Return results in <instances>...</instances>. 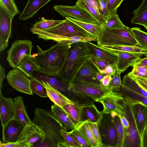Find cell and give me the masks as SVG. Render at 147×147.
Instances as JSON below:
<instances>
[{
  "instance_id": "6da1fadb",
  "label": "cell",
  "mask_w": 147,
  "mask_h": 147,
  "mask_svg": "<svg viewBox=\"0 0 147 147\" xmlns=\"http://www.w3.org/2000/svg\"><path fill=\"white\" fill-rule=\"evenodd\" d=\"M33 122L45 135L43 142L37 146L68 147L61 132L62 129H66L51 111L40 108H36Z\"/></svg>"
},
{
  "instance_id": "7a4b0ae2",
  "label": "cell",
  "mask_w": 147,
  "mask_h": 147,
  "mask_svg": "<svg viewBox=\"0 0 147 147\" xmlns=\"http://www.w3.org/2000/svg\"><path fill=\"white\" fill-rule=\"evenodd\" d=\"M71 45L57 42L46 50L37 46V53L32 55L39 66L38 71L47 76H58L67 58Z\"/></svg>"
},
{
  "instance_id": "3957f363",
  "label": "cell",
  "mask_w": 147,
  "mask_h": 147,
  "mask_svg": "<svg viewBox=\"0 0 147 147\" xmlns=\"http://www.w3.org/2000/svg\"><path fill=\"white\" fill-rule=\"evenodd\" d=\"M92 57L87 42H80L71 44L65 64L58 76L69 86L79 69Z\"/></svg>"
},
{
  "instance_id": "277c9868",
  "label": "cell",
  "mask_w": 147,
  "mask_h": 147,
  "mask_svg": "<svg viewBox=\"0 0 147 147\" xmlns=\"http://www.w3.org/2000/svg\"><path fill=\"white\" fill-rule=\"evenodd\" d=\"M30 30L33 34L38 35L39 38L45 40H52L57 42L66 37L79 36L94 38L89 33L66 18L63 22L49 28L39 30L32 27Z\"/></svg>"
},
{
  "instance_id": "5b68a950",
  "label": "cell",
  "mask_w": 147,
  "mask_h": 147,
  "mask_svg": "<svg viewBox=\"0 0 147 147\" xmlns=\"http://www.w3.org/2000/svg\"><path fill=\"white\" fill-rule=\"evenodd\" d=\"M96 41L100 46L128 45L140 47L132 34L130 28L126 26L123 29H102Z\"/></svg>"
},
{
  "instance_id": "8992f818",
  "label": "cell",
  "mask_w": 147,
  "mask_h": 147,
  "mask_svg": "<svg viewBox=\"0 0 147 147\" xmlns=\"http://www.w3.org/2000/svg\"><path fill=\"white\" fill-rule=\"evenodd\" d=\"M123 112L129 123L127 129H124L123 147H141V137L138 131L132 108V99L123 94Z\"/></svg>"
},
{
  "instance_id": "52a82bcc",
  "label": "cell",
  "mask_w": 147,
  "mask_h": 147,
  "mask_svg": "<svg viewBox=\"0 0 147 147\" xmlns=\"http://www.w3.org/2000/svg\"><path fill=\"white\" fill-rule=\"evenodd\" d=\"M114 114V112L106 113L102 112L101 117L97 122L100 134L102 147H116L117 134Z\"/></svg>"
},
{
  "instance_id": "ba28073f",
  "label": "cell",
  "mask_w": 147,
  "mask_h": 147,
  "mask_svg": "<svg viewBox=\"0 0 147 147\" xmlns=\"http://www.w3.org/2000/svg\"><path fill=\"white\" fill-rule=\"evenodd\" d=\"M33 47L29 40H15L7 51V60L10 67L15 68L26 55H31Z\"/></svg>"
},
{
  "instance_id": "9c48e42d",
  "label": "cell",
  "mask_w": 147,
  "mask_h": 147,
  "mask_svg": "<svg viewBox=\"0 0 147 147\" xmlns=\"http://www.w3.org/2000/svg\"><path fill=\"white\" fill-rule=\"evenodd\" d=\"M53 7L63 17H69L86 22L100 25L93 16L78 4L73 6L55 5Z\"/></svg>"
},
{
  "instance_id": "30bf717a",
  "label": "cell",
  "mask_w": 147,
  "mask_h": 147,
  "mask_svg": "<svg viewBox=\"0 0 147 147\" xmlns=\"http://www.w3.org/2000/svg\"><path fill=\"white\" fill-rule=\"evenodd\" d=\"M69 90L85 94L95 101L111 91L104 87L101 84L84 80L73 82Z\"/></svg>"
},
{
  "instance_id": "8fae6325",
  "label": "cell",
  "mask_w": 147,
  "mask_h": 147,
  "mask_svg": "<svg viewBox=\"0 0 147 147\" xmlns=\"http://www.w3.org/2000/svg\"><path fill=\"white\" fill-rule=\"evenodd\" d=\"M124 98L120 92L111 90L105 94L96 99L95 102L100 103L103 107V113L113 112L118 115L123 113L122 101Z\"/></svg>"
},
{
  "instance_id": "7c38bea8",
  "label": "cell",
  "mask_w": 147,
  "mask_h": 147,
  "mask_svg": "<svg viewBox=\"0 0 147 147\" xmlns=\"http://www.w3.org/2000/svg\"><path fill=\"white\" fill-rule=\"evenodd\" d=\"M13 17L0 1V51L7 47L11 37L12 21Z\"/></svg>"
},
{
  "instance_id": "4fadbf2b",
  "label": "cell",
  "mask_w": 147,
  "mask_h": 147,
  "mask_svg": "<svg viewBox=\"0 0 147 147\" xmlns=\"http://www.w3.org/2000/svg\"><path fill=\"white\" fill-rule=\"evenodd\" d=\"M9 84L16 90L32 95L30 80L21 70L17 67L10 70L6 77Z\"/></svg>"
},
{
  "instance_id": "5bb4252c",
  "label": "cell",
  "mask_w": 147,
  "mask_h": 147,
  "mask_svg": "<svg viewBox=\"0 0 147 147\" xmlns=\"http://www.w3.org/2000/svg\"><path fill=\"white\" fill-rule=\"evenodd\" d=\"M45 138L44 133L34 123L26 126L18 142L22 147L37 146Z\"/></svg>"
},
{
  "instance_id": "9a60e30c",
  "label": "cell",
  "mask_w": 147,
  "mask_h": 147,
  "mask_svg": "<svg viewBox=\"0 0 147 147\" xmlns=\"http://www.w3.org/2000/svg\"><path fill=\"white\" fill-rule=\"evenodd\" d=\"M26 126L19 121L13 118L3 127V143L18 141Z\"/></svg>"
},
{
  "instance_id": "2e32d148",
  "label": "cell",
  "mask_w": 147,
  "mask_h": 147,
  "mask_svg": "<svg viewBox=\"0 0 147 147\" xmlns=\"http://www.w3.org/2000/svg\"><path fill=\"white\" fill-rule=\"evenodd\" d=\"M43 74H36L34 77L40 81L47 82L73 101L75 100L76 93L69 90V85L68 83L63 81L58 76H47Z\"/></svg>"
},
{
  "instance_id": "e0dca14e",
  "label": "cell",
  "mask_w": 147,
  "mask_h": 147,
  "mask_svg": "<svg viewBox=\"0 0 147 147\" xmlns=\"http://www.w3.org/2000/svg\"><path fill=\"white\" fill-rule=\"evenodd\" d=\"M131 99L134 115L138 130L141 137L147 127V105L141 102Z\"/></svg>"
},
{
  "instance_id": "ac0fdd59",
  "label": "cell",
  "mask_w": 147,
  "mask_h": 147,
  "mask_svg": "<svg viewBox=\"0 0 147 147\" xmlns=\"http://www.w3.org/2000/svg\"><path fill=\"white\" fill-rule=\"evenodd\" d=\"M0 115L1 124L3 127L13 118L15 113V102L11 98L4 97L0 91Z\"/></svg>"
},
{
  "instance_id": "d6986e66",
  "label": "cell",
  "mask_w": 147,
  "mask_h": 147,
  "mask_svg": "<svg viewBox=\"0 0 147 147\" xmlns=\"http://www.w3.org/2000/svg\"><path fill=\"white\" fill-rule=\"evenodd\" d=\"M87 44L92 57L102 60L110 65H116L117 56L116 53L91 42Z\"/></svg>"
},
{
  "instance_id": "ffe728a7",
  "label": "cell",
  "mask_w": 147,
  "mask_h": 147,
  "mask_svg": "<svg viewBox=\"0 0 147 147\" xmlns=\"http://www.w3.org/2000/svg\"><path fill=\"white\" fill-rule=\"evenodd\" d=\"M117 56L116 66L117 71L121 73L125 71L130 66H132L144 55L140 54L121 52L113 51Z\"/></svg>"
},
{
  "instance_id": "44dd1931",
  "label": "cell",
  "mask_w": 147,
  "mask_h": 147,
  "mask_svg": "<svg viewBox=\"0 0 147 147\" xmlns=\"http://www.w3.org/2000/svg\"><path fill=\"white\" fill-rule=\"evenodd\" d=\"M90 59L87 61L78 71L73 83L79 80H84L101 84L96 76V73L99 71Z\"/></svg>"
},
{
  "instance_id": "7402d4cb",
  "label": "cell",
  "mask_w": 147,
  "mask_h": 147,
  "mask_svg": "<svg viewBox=\"0 0 147 147\" xmlns=\"http://www.w3.org/2000/svg\"><path fill=\"white\" fill-rule=\"evenodd\" d=\"M40 81L46 88L48 97L54 104L63 108L67 104H75V102L58 90L51 86L47 82H44L42 81Z\"/></svg>"
},
{
  "instance_id": "603a6c76",
  "label": "cell",
  "mask_w": 147,
  "mask_h": 147,
  "mask_svg": "<svg viewBox=\"0 0 147 147\" xmlns=\"http://www.w3.org/2000/svg\"><path fill=\"white\" fill-rule=\"evenodd\" d=\"M14 100L15 113L13 118L19 121L25 126L34 124L26 112L22 97L17 96Z\"/></svg>"
},
{
  "instance_id": "cb8c5ba5",
  "label": "cell",
  "mask_w": 147,
  "mask_h": 147,
  "mask_svg": "<svg viewBox=\"0 0 147 147\" xmlns=\"http://www.w3.org/2000/svg\"><path fill=\"white\" fill-rule=\"evenodd\" d=\"M51 0H28L19 19L23 20L28 19Z\"/></svg>"
},
{
  "instance_id": "d4e9b609",
  "label": "cell",
  "mask_w": 147,
  "mask_h": 147,
  "mask_svg": "<svg viewBox=\"0 0 147 147\" xmlns=\"http://www.w3.org/2000/svg\"><path fill=\"white\" fill-rule=\"evenodd\" d=\"M94 103L80 106L81 122L87 121L97 122L101 117L102 112L99 111Z\"/></svg>"
},
{
  "instance_id": "484cf974",
  "label": "cell",
  "mask_w": 147,
  "mask_h": 147,
  "mask_svg": "<svg viewBox=\"0 0 147 147\" xmlns=\"http://www.w3.org/2000/svg\"><path fill=\"white\" fill-rule=\"evenodd\" d=\"M51 111L63 124L67 131H71L76 128V125L62 108L54 104L51 107Z\"/></svg>"
},
{
  "instance_id": "4316f807",
  "label": "cell",
  "mask_w": 147,
  "mask_h": 147,
  "mask_svg": "<svg viewBox=\"0 0 147 147\" xmlns=\"http://www.w3.org/2000/svg\"><path fill=\"white\" fill-rule=\"evenodd\" d=\"M17 67L29 78H32L34 77L33 72L35 71H38L39 66L32 55H27L20 62Z\"/></svg>"
},
{
  "instance_id": "83f0119b",
  "label": "cell",
  "mask_w": 147,
  "mask_h": 147,
  "mask_svg": "<svg viewBox=\"0 0 147 147\" xmlns=\"http://www.w3.org/2000/svg\"><path fill=\"white\" fill-rule=\"evenodd\" d=\"M75 129L82 136L91 147H99L87 121L81 122Z\"/></svg>"
},
{
  "instance_id": "f1b7e54d",
  "label": "cell",
  "mask_w": 147,
  "mask_h": 147,
  "mask_svg": "<svg viewBox=\"0 0 147 147\" xmlns=\"http://www.w3.org/2000/svg\"><path fill=\"white\" fill-rule=\"evenodd\" d=\"M90 34L94 38L98 39L102 30L101 25L95 24L81 21L73 18L66 17Z\"/></svg>"
},
{
  "instance_id": "f546056e",
  "label": "cell",
  "mask_w": 147,
  "mask_h": 147,
  "mask_svg": "<svg viewBox=\"0 0 147 147\" xmlns=\"http://www.w3.org/2000/svg\"><path fill=\"white\" fill-rule=\"evenodd\" d=\"M102 48L111 51H121L136 54H142L147 57V50L135 46H102Z\"/></svg>"
},
{
  "instance_id": "4dcf8cb0",
  "label": "cell",
  "mask_w": 147,
  "mask_h": 147,
  "mask_svg": "<svg viewBox=\"0 0 147 147\" xmlns=\"http://www.w3.org/2000/svg\"><path fill=\"white\" fill-rule=\"evenodd\" d=\"M62 108L67 113L76 127L81 122L80 106L77 102H75L74 104H67Z\"/></svg>"
},
{
  "instance_id": "1f68e13d",
  "label": "cell",
  "mask_w": 147,
  "mask_h": 147,
  "mask_svg": "<svg viewBox=\"0 0 147 147\" xmlns=\"http://www.w3.org/2000/svg\"><path fill=\"white\" fill-rule=\"evenodd\" d=\"M122 84L147 98V91L141 87L128 73L123 79Z\"/></svg>"
},
{
  "instance_id": "d6a6232c",
  "label": "cell",
  "mask_w": 147,
  "mask_h": 147,
  "mask_svg": "<svg viewBox=\"0 0 147 147\" xmlns=\"http://www.w3.org/2000/svg\"><path fill=\"white\" fill-rule=\"evenodd\" d=\"M101 26L102 29L107 30L123 29L126 26L122 22L117 13L109 16Z\"/></svg>"
},
{
  "instance_id": "836d02e7",
  "label": "cell",
  "mask_w": 147,
  "mask_h": 147,
  "mask_svg": "<svg viewBox=\"0 0 147 147\" xmlns=\"http://www.w3.org/2000/svg\"><path fill=\"white\" fill-rule=\"evenodd\" d=\"M131 32L139 44L140 47L147 50V32L139 27L130 28Z\"/></svg>"
},
{
  "instance_id": "e575fe53",
  "label": "cell",
  "mask_w": 147,
  "mask_h": 147,
  "mask_svg": "<svg viewBox=\"0 0 147 147\" xmlns=\"http://www.w3.org/2000/svg\"><path fill=\"white\" fill-rule=\"evenodd\" d=\"M30 87L32 92L40 97H48L46 88L42 83L34 77L30 78Z\"/></svg>"
},
{
  "instance_id": "d590c367",
  "label": "cell",
  "mask_w": 147,
  "mask_h": 147,
  "mask_svg": "<svg viewBox=\"0 0 147 147\" xmlns=\"http://www.w3.org/2000/svg\"><path fill=\"white\" fill-rule=\"evenodd\" d=\"M121 93L131 98L140 101L147 105V98L133 91L122 84L119 91Z\"/></svg>"
},
{
  "instance_id": "8d00e7d4",
  "label": "cell",
  "mask_w": 147,
  "mask_h": 147,
  "mask_svg": "<svg viewBox=\"0 0 147 147\" xmlns=\"http://www.w3.org/2000/svg\"><path fill=\"white\" fill-rule=\"evenodd\" d=\"M76 4L87 11L93 16L101 25L105 20L99 15L95 8L87 3L84 0H78Z\"/></svg>"
},
{
  "instance_id": "74e56055",
  "label": "cell",
  "mask_w": 147,
  "mask_h": 147,
  "mask_svg": "<svg viewBox=\"0 0 147 147\" xmlns=\"http://www.w3.org/2000/svg\"><path fill=\"white\" fill-rule=\"evenodd\" d=\"M114 117L117 134V141L116 147H123L124 139V128L119 116L114 112Z\"/></svg>"
},
{
  "instance_id": "f35d334b",
  "label": "cell",
  "mask_w": 147,
  "mask_h": 147,
  "mask_svg": "<svg viewBox=\"0 0 147 147\" xmlns=\"http://www.w3.org/2000/svg\"><path fill=\"white\" fill-rule=\"evenodd\" d=\"M64 20H43L36 23L32 28L37 30H44L55 26Z\"/></svg>"
},
{
  "instance_id": "ab89813d",
  "label": "cell",
  "mask_w": 147,
  "mask_h": 147,
  "mask_svg": "<svg viewBox=\"0 0 147 147\" xmlns=\"http://www.w3.org/2000/svg\"><path fill=\"white\" fill-rule=\"evenodd\" d=\"M121 73L117 71L115 74L112 77L108 88L111 90L119 92L120 88L122 85V83L121 79Z\"/></svg>"
},
{
  "instance_id": "60d3db41",
  "label": "cell",
  "mask_w": 147,
  "mask_h": 147,
  "mask_svg": "<svg viewBox=\"0 0 147 147\" xmlns=\"http://www.w3.org/2000/svg\"><path fill=\"white\" fill-rule=\"evenodd\" d=\"M131 22L144 26L147 30V10L136 16H133Z\"/></svg>"
},
{
  "instance_id": "b9f144b4",
  "label": "cell",
  "mask_w": 147,
  "mask_h": 147,
  "mask_svg": "<svg viewBox=\"0 0 147 147\" xmlns=\"http://www.w3.org/2000/svg\"><path fill=\"white\" fill-rule=\"evenodd\" d=\"M61 135L65 142L68 147H79L80 146L69 131L65 129L61 131Z\"/></svg>"
},
{
  "instance_id": "7bdbcfd3",
  "label": "cell",
  "mask_w": 147,
  "mask_h": 147,
  "mask_svg": "<svg viewBox=\"0 0 147 147\" xmlns=\"http://www.w3.org/2000/svg\"><path fill=\"white\" fill-rule=\"evenodd\" d=\"M1 1L11 13L13 17L19 14L20 11L14 0H0Z\"/></svg>"
},
{
  "instance_id": "ee69618b",
  "label": "cell",
  "mask_w": 147,
  "mask_h": 147,
  "mask_svg": "<svg viewBox=\"0 0 147 147\" xmlns=\"http://www.w3.org/2000/svg\"><path fill=\"white\" fill-rule=\"evenodd\" d=\"M79 145L80 147H91L82 136L75 128L69 131Z\"/></svg>"
},
{
  "instance_id": "f6af8a7d",
  "label": "cell",
  "mask_w": 147,
  "mask_h": 147,
  "mask_svg": "<svg viewBox=\"0 0 147 147\" xmlns=\"http://www.w3.org/2000/svg\"><path fill=\"white\" fill-rule=\"evenodd\" d=\"M124 0H108V17L111 15L117 13L118 8Z\"/></svg>"
},
{
  "instance_id": "bcb514c9",
  "label": "cell",
  "mask_w": 147,
  "mask_h": 147,
  "mask_svg": "<svg viewBox=\"0 0 147 147\" xmlns=\"http://www.w3.org/2000/svg\"><path fill=\"white\" fill-rule=\"evenodd\" d=\"M88 124L96 139L99 147H102V144L100 132L97 122H93L88 121Z\"/></svg>"
},
{
  "instance_id": "7dc6e473",
  "label": "cell",
  "mask_w": 147,
  "mask_h": 147,
  "mask_svg": "<svg viewBox=\"0 0 147 147\" xmlns=\"http://www.w3.org/2000/svg\"><path fill=\"white\" fill-rule=\"evenodd\" d=\"M128 74L135 77L147 78V67L146 66H140L133 68L132 70Z\"/></svg>"
},
{
  "instance_id": "c3c4849f",
  "label": "cell",
  "mask_w": 147,
  "mask_h": 147,
  "mask_svg": "<svg viewBox=\"0 0 147 147\" xmlns=\"http://www.w3.org/2000/svg\"><path fill=\"white\" fill-rule=\"evenodd\" d=\"M108 0H100L99 4L100 13L105 20L108 17Z\"/></svg>"
},
{
  "instance_id": "681fc988",
  "label": "cell",
  "mask_w": 147,
  "mask_h": 147,
  "mask_svg": "<svg viewBox=\"0 0 147 147\" xmlns=\"http://www.w3.org/2000/svg\"><path fill=\"white\" fill-rule=\"evenodd\" d=\"M91 61L97 68L98 71L105 69L109 64L102 60L92 57Z\"/></svg>"
},
{
  "instance_id": "f907efd6",
  "label": "cell",
  "mask_w": 147,
  "mask_h": 147,
  "mask_svg": "<svg viewBox=\"0 0 147 147\" xmlns=\"http://www.w3.org/2000/svg\"><path fill=\"white\" fill-rule=\"evenodd\" d=\"M117 71L116 65H109L105 69L100 70L102 75H110L113 77Z\"/></svg>"
},
{
  "instance_id": "816d5d0a",
  "label": "cell",
  "mask_w": 147,
  "mask_h": 147,
  "mask_svg": "<svg viewBox=\"0 0 147 147\" xmlns=\"http://www.w3.org/2000/svg\"><path fill=\"white\" fill-rule=\"evenodd\" d=\"M130 75L141 87L147 91V78H141Z\"/></svg>"
},
{
  "instance_id": "f5cc1de1",
  "label": "cell",
  "mask_w": 147,
  "mask_h": 147,
  "mask_svg": "<svg viewBox=\"0 0 147 147\" xmlns=\"http://www.w3.org/2000/svg\"><path fill=\"white\" fill-rule=\"evenodd\" d=\"M112 78V77L110 75H106L104 76L100 82L102 86L105 88L108 89V86Z\"/></svg>"
},
{
  "instance_id": "db71d44e",
  "label": "cell",
  "mask_w": 147,
  "mask_h": 147,
  "mask_svg": "<svg viewBox=\"0 0 147 147\" xmlns=\"http://www.w3.org/2000/svg\"><path fill=\"white\" fill-rule=\"evenodd\" d=\"M118 115L120 118L121 123L123 126L124 128L127 129L129 127V123L123 113Z\"/></svg>"
},
{
  "instance_id": "11a10c76",
  "label": "cell",
  "mask_w": 147,
  "mask_h": 147,
  "mask_svg": "<svg viewBox=\"0 0 147 147\" xmlns=\"http://www.w3.org/2000/svg\"><path fill=\"white\" fill-rule=\"evenodd\" d=\"M0 147H22L21 144L18 142L3 143L0 141Z\"/></svg>"
},
{
  "instance_id": "9f6ffc18",
  "label": "cell",
  "mask_w": 147,
  "mask_h": 147,
  "mask_svg": "<svg viewBox=\"0 0 147 147\" xmlns=\"http://www.w3.org/2000/svg\"><path fill=\"white\" fill-rule=\"evenodd\" d=\"M87 3L94 7L98 13L100 15L99 11V4L100 0H84Z\"/></svg>"
},
{
  "instance_id": "6f0895ef",
  "label": "cell",
  "mask_w": 147,
  "mask_h": 147,
  "mask_svg": "<svg viewBox=\"0 0 147 147\" xmlns=\"http://www.w3.org/2000/svg\"><path fill=\"white\" fill-rule=\"evenodd\" d=\"M147 66V57L143 58H140L138 59L137 61L132 66L134 68L140 66Z\"/></svg>"
},
{
  "instance_id": "680465c9",
  "label": "cell",
  "mask_w": 147,
  "mask_h": 147,
  "mask_svg": "<svg viewBox=\"0 0 147 147\" xmlns=\"http://www.w3.org/2000/svg\"><path fill=\"white\" fill-rule=\"evenodd\" d=\"M141 147H147V127L141 137Z\"/></svg>"
},
{
  "instance_id": "91938a15",
  "label": "cell",
  "mask_w": 147,
  "mask_h": 147,
  "mask_svg": "<svg viewBox=\"0 0 147 147\" xmlns=\"http://www.w3.org/2000/svg\"><path fill=\"white\" fill-rule=\"evenodd\" d=\"M6 76L5 73V69L0 65V90L2 86V82L3 80L5 78Z\"/></svg>"
},
{
  "instance_id": "94428289",
  "label": "cell",
  "mask_w": 147,
  "mask_h": 147,
  "mask_svg": "<svg viewBox=\"0 0 147 147\" xmlns=\"http://www.w3.org/2000/svg\"><path fill=\"white\" fill-rule=\"evenodd\" d=\"M96 76L97 79L100 82L101 80H102L103 77V75L99 72H98L96 73Z\"/></svg>"
},
{
  "instance_id": "6125c7cd",
  "label": "cell",
  "mask_w": 147,
  "mask_h": 147,
  "mask_svg": "<svg viewBox=\"0 0 147 147\" xmlns=\"http://www.w3.org/2000/svg\"><path fill=\"white\" fill-rule=\"evenodd\" d=\"M146 66V67H147V66Z\"/></svg>"
}]
</instances>
